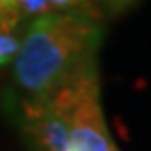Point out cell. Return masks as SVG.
Instances as JSON below:
<instances>
[{
	"label": "cell",
	"mask_w": 151,
	"mask_h": 151,
	"mask_svg": "<svg viewBox=\"0 0 151 151\" xmlns=\"http://www.w3.org/2000/svg\"><path fill=\"white\" fill-rule=\"evenodd\" d=\"M101 34L92 11H50L27 21L11 61L17 86L29 97H48L80 65L94 59Z\"/></svg>",
	"instance_id": "1"
},
{
	"label": "cell",
	"mask_w": 151,
	"mask_h": 151,
	"mask_svg": "<svg viewBox=\"0 0 151 151\" xmlns=\"http://www.w3.org/2000/svg\"><path fill=\"white\" fill-rule=\"evenodd\" d=\"M46 99L63 120L73 151H120L105 122L94 59L80 65Z\"/></svg>",
	"instance_id": "2"
},
{
	"label": "cell",
	"mask_w": 151,
	"mask_h": 151,
	"mask_svg": "<svg viewBox=\"0 0 151 151\" xmlns=\"http://www.w3.org/2000/svg\"><path fill=\"white\" fill-rule=\"evenodd\" d=\"M17 122L29 151H73L63 120L55 113L46 97L17 101Z\"/></svg>",
	"instance_id": "3"
},
{
	"label": "cell",
	"mask_w": 151,
	"mask_h": 151,
	"mask_svg": "<svg viewBox=\"0 0 151 151\" xmlns=\"http://www.w3.org/2000/svg\"><path fill=\"white\" fill-rule=\"evenodd\" d=\"M23 23L19 17L0 9V67L15 59L23 36Z\"/></svg>",
	"instance_id": "4"
},
{
	"label": "cell",
	"mask_w": 151,
	"mask_h": 151,
	"mask_svg": "<svg viewBox=\"0 0 151 151\" xmlns=\"http://www.w3.org/2000/svg\"><path fill=\"white\" fill-rule=\"evenodd\" d=\"M0 9L19 17L21 21H32V19L52 11L46 0H0Z\"/></svg>",
	"instance_id": "5"
},
{
	"label": "cell",
	"mask_w": 151,
	"mask_h": 151,
	"mask_svg": "<svg viewBox=\"0 0 151 151\" xmlns=\"http://www.w3.org/2000/svg\"><path fill=\"white\" fill-rule=\"evenodd\" d=\"M52 11H92V0H46Z\"/></svg>",
	"instance_id": "6"
},
{
	"label": "cell",
	"mask_w": 151,
	"mask_h": 151,
	"mask_svg": "<svg viewBox=\"0 0 151 151\" xmlns=\"http://www.w3.org/2000/svg\"><path fill=\"white\" fill-rule=\"evenodd\" d=\"M118 2H128V0H118Z\"/></svg>",
	"instance_id": "7"
}]
</instances>
